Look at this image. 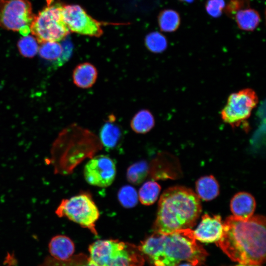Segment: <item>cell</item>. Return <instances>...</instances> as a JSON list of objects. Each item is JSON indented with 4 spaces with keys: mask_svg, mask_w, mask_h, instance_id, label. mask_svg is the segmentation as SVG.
<instances>
[{
    "mask_svg": "<svg viewBox=\"0 0 266 266\" xmlns=\"http://www.w3.org/2000/svg\"><path fill=\"white\" fill-rule=\"evenodd\" d=\"M50 255L53 258L61 261L69 259L74 251V245L67 236L57 235L53 237L48 245Z\"/></svg>",
    "mask_w": 266,
    "mask_h": 266,
    "instance_id": "5bb4252c",
    "label": "cell"
},
{
    "mask_svg": "<svg viewBox=\"0 0 266 266\" xmlns=\"http://www.w3.org/2000/svg\"><path fill=\"white\" fill-rule=\"evenodd\" d=\"M38 52L42 59L52 62L54 65L62 55L63 47L57 41H46L41 43Z\"/></svg>",
    "mask_w": 266,
    "mask_h": 266,
    "instance_id": "7402d4cb",
    "label": "cell"
},
{
    "mask_svg": "<svg viewBox=\"0 0 266 266\" xmlns=\"http://www.w3.org/2000/svg\"><path fill=\"white\" fill-rule=\"evenodd\" d=\"M113 115L108 116V119L103 124L100 129V142L107 150L116 148L122 138V132L120 127L115 122Z\"/></svg>",
    "mask_w": 266,
    "mask_h": 266,
    "instance_id": "4fadbf2b",
    "label": "cell"
},
{
    "mask_svg": "<svg viewBox=\"0 0 266 266\" xmlns=\"http://www.w3.org/2000/svg\"><path fill=\"white\" fill-rule=\"evenodd\" d=\"M177 266H194L192 265L191 264L189 263H187V264H183Z\"/></svg>",
    "mask_w": 266,
    "mask_h": 266,
    "instance_id": "4dcf8cb0",
    "label": "cell"
},
{
    "mask_svg": "<svg viewBox=\"0 0 266 266\" xmlns=\"http://www.w3.org/2000/svg\"><path fill=\"white\" fill-rule=\"evenodd\" d=\"M39 266H96L92 264L87 256L83 255L72 256L68 259L61 261L51 256L46 257Z\"/></svg>",
    "mask_w": 266,
    "mask_h": 266,
    "instance_id": "44dd1931",
    "label": "cell"
},
{
    "mask_svg": "<svg viewBox=\"0 0 266 266\" xmlns=\"http://www.w3.org/2000/svg\"><path fill=\"white\" fill-rule=\"evenodd\" d=\"M62 17L69 31L79 34L99 36L102 33L100 24L78 5H63Z\"/></svg>",
    "mask_w": 266,
    "mask_h": 266,
    "instance_id": "30bf717a",
    "label": "cell"
},
{
    "mask_svg": "<svg viewBox=\"0 0 266 266\" xmlns=\"http://www.w3.org/2000/svg\"><path fill=\"white\" fill-rule=\"evenodd\" d=\"M145 43L147 49L155 53L163 52L167 47L166 37L158 32L149 33L145 37Z\"/></svg>",
    "mask_w": 266,
    "mask_h": 266,
    "instance_id": "cb8c5ba5",
    "label": "cell"
},
{
    "mask_svg": "<svg viewBox=\"0 0 266 266\" xmlns=\"http://www.w3.org/2000/svg\"><path fill=\"white\" fill-rule=\"evenodd\" d=\"M258 100L256 92L249 88L231 94L221 111L222 120L233 129L239 127L249 118Z\"/></svg>",
    "mask_w": 266,
    "mask_h": 266,
    "instance_id": "52a82bcc",
    "label": "cell"
},
{
    "mask_svg": "<svg viewBox=\"0 0 266 266\" xmlns=\"http://www.w3.org/2000/svg\"><path fill=\"white\" fill-rule=\"evenodd\" d=\"M138 248L155 266H177L184 261L199 266L207 255L205 250L196 242L191 229L168 234L154 232L142 241Z\"/></svg>",
    "mask_w": 266,
    "mask_h": 266,
    "instance_id": "7a4b0ae2",
    "label": "cell"
},
{
    "mask_svg": "<svg viewBox=\"0 0 266 266\" xmlns=\"http://www.w3.org/2000/svg\"><path fill=\"white\" fill-rule=\"evenodd\" d=\"M266 233L265 217L243 220L231 216L223 223L222 235L216 244L233 261L260 265L266 259Z\"/></svg>",
    "mask_w": 266,
    "mask_h": 266,
    "instance_id": "6da1fadb",
    "label": "cell"
},
{
    "mask_svg": "<svg viewBox=\"0 0 266 266\" xmlns=\"http://www.w3.org/2000/svg\"><path fill=\"white\" fill-rule=\"evenodd\" d=\"M98 77V70L92 64L88 62L78 64L73 69L72 79L78 87L87 89L91 87Z\"/></svg>",
    "mask_w": 266,
    "mask_h": 266,
    "instance_id": "9a60e30c",
    "label": "cell"
},
{
    "mask_svg": "<svg viewBox=\"0 0 266 266\" xmlns=\"http://www.w3.org/2000/svg\"><path fill=\"white\" fill-rule=\"evenodd\" d=\"M225 7L223 11L230 18H234L236 13L240 10L248 8L249 0H224Z\"/></svg>",
    "mask_w": 266,
    "mask_h": 266,
    "instance_id": "4316f807",
    "label": "cell"
},
{
    "mask_svg": "<svg viewBox=\"0 0 266 266\" xmlns=\"http://www.w3.org/2000/svg\"><path fill=\"white\" fill-rule=\"evenodd\" d=\"M55 213L59 217H66L97 235L96 222L100 212L91 195L83 193L61 200Z\"/></svg>",
    "mask_w": 266,
    "mask_h": 266,
    "instance_id": "8992f818",
    "label": "cell"
},
{
    "mask_svg": "<svg viewBox=\"0 0 266 266\" xmlns=\"http://www.w3.org/2000/svg\"><path fill=\"white\" fill-rule=\"evenodd\" d=\"M130 126L132 130L137 133H146L155 126L154 117L149 110H140L132 119Z\"/></svg>",
    "mask_w": 266,
    "mask_h": 266,
    "instance_id": "ac0fdd59",
    "label": "cell"
},
{
    "mask_svg": "<svg viewBox=\"0 0 266 266\" xmlns=\"http://www.w3.org/2000/svg\"><path fill=\"white\" fill-rule=\"evenodd\" d=\"M249 266H261L260 265H249Z\"/></svg>",
    "mask_w": 266,
    "mask_h": 266,
    "instance_id": "d6a6232c",
    "label": "cell"
},
{
    "mask_svg": "<svg viewBox=\"0 0 266 266\" xmlns=\"http://www.w3.org/2000/svg\"><path fill=\"white\" fill-rule=\"evenodd\" d=\"M225 7L224 0H207L205 8L207 13L213 18L220 17Z\"/></svg>",
    "mask_w": 266,
    "mask_h": 266,
    "instance_id": "83f0119b",
    "label": "cell"
},
{
    "mask_svg": "<svg viewBox=\"0 0 266 266\" xmlns=\"http://www.w3.org/2000/svg\"><path fill=\"white\" fill-rule=\"evenodd\" d=\"M223 231V223L219 215L210 216L205 214L193 231L194 237L203 243L216 242L221 238Z\"/></svg>",
    "mask_w": 266,
    "mask_h": 266,
    "instance_id": "8fae6325",
    "label": "cell"
},
{
    "mask_svg": "<svg viewBox=\"0 0 266 266\" xmlns=\"http://www.w3.org/2000/svg\"><path fill=\"white\" fill-rule=\"evenodd\" d=\"M234 18L238 28L244 31H253L261 22L259 13L249 7L238 11Z\"/></svg>",
    "mask_w": 266,
    "mask_h": 266,
    "instance_id": "e0dca14e",
    "label": "cell"
},
{
    "mask_svg": "<svg viewBox=\"0 0 266 266\" xmlns=\"http://www.w3.org/2000/svg\"><path fill=\"white\" fill-rule=\"evenodd\" d=\"M47 6L34 15L30 26L32 35L39 43L59 41L64 39L69 30L62 17L63 5L47 0Z\"/></svg>",
    "mask_w": 266,
    "mask_h": 266,
    "instance_id": "5b68a950",
    "label": "cell"
},
{
    "mask_svg": "<svg viewBox=\"0 0 266 266\" xmlns=\"http://www.w3.org/2000/svg\"><path fill=\"white\" fill-rule=\"evenodd\" d=\"M201 211L200 199L192 190L183 186L169 188L160 197L153 225L154 232L168 234L191 229Z\"/></svg>",
    "mask_w": 266,
    "mask_h": 266,
    "instance_id": "3957f363",
    "label": "cell"
},
{
    "mask_svg": "<svg viewBox=\"0 0 266 266\" xmlns=\"http://www.w3.org/2000/svg\"><path fill=\"white\" fill-rule=\"evenodd\" d=\"M181 18L178 12L173 9H167L161 11L158 16V23L161 31L171 33L179 27Z\"/></svg>",
    "mask_w": 266,
    "mask_h": 266,
    "instance_id": "d6986e66",
    "label": "cell"
},
{
    "mask_svg": "<svg viewBox=\"0 0 266 266\" xmlns=\"http://www.w3.org/2000/svg\"><path fill=\"white\" fill-rule=\"evenodd\" d=\"M236 266H249V265L240 264V265H237Z\"/></svg>",
    "mask_w": 266,
    "mask_h": 266,
    "instance_id": "1f68e13d",
    "label": "cell"
},
{
    "mask_svg": "<svg viewBox=\"0 0 266 266\" xmlns=\"http://www.w3.org/2000/svg\"><path fill=\"white\" fill-rule=\"evenodd\" d=\"M256 203L253 196L244 192L236 194L230 203L233 216L240 220H247L253 216Z\"/></svg>",
    "mask_w": 266,
    "mask_h": 266,
    "instance_id": "7c38bea8",
    "label": "cell"
},
{
    "mask_svg": "<svg viewBox=\"0 0 266 266\" xmlns=\"http://www.w3.org/2000/svg\"><path fill=\"white\" fill-rule=\"evenodd\" d=\"M148 166L145 161H139L130 166L127 171V178L130 183L138 185L147 177Z\"/></svg>",
    "mask_w": 266,
    "mask_h": 266,
    "instance_id": "603a6c76",
    "label": "cell"
},
{
    "mask_svg": "<svg viewBox=\"0 0 266 266\" xmlns=\"http://www.w3.org/2000/svg\"><path fill=\"white\" fill-rule=\"evenodd\" d=\"M63 53L60 59L54 65V66H60L65 63L70 58L73 49L72 43L69 39H65L61 44Z\"/></svg>",
    "mask_w": 266,
    "mask_h": 266,
    "instance_id": "f1b7e54d",
    "label": "cell"
},
{
    "mask_svg": "<svg viewBox=\"0 0 266 266\" xmlns=\"http://www.w3.org/2000/svg\"><path fill=\"white\" fill-rule=\"evenodd\" d=\"M117 197L121 205L126 208H133L138 202V193L135 188L130 185L122 187L118 192Z\"/></svg>",
    "mask_w": 266,
    "mask_h": 266,
    "instance_id": "d4e9b609",
    "label": "cell"
},
{
    "mask_svg": "<svg viewBox=\"0 0 266 266\" xmlns=\"http://www.w3.org/2000/svg\"><path fill=\"white\" fill-rule=\"evenodd\" d=\"M83 174L85 180L90 185L107 187L113 183L115 178V164L107 156L98 155L86 163Z\"/></svg>",
    "mask_w": 266,
    "mask_h": 266,
    "instance_id": "9c48e42d",
    "label": "cell"
},
{
    "mask_svg": "<svg viewBox=\"0 0 266 266\" xmlns=\"http://www.w3.org/2000/svg\"><path fill=\"white\" fill-rule=\"evenodd\" d=\"M34 16L28 0H0V27L2 28L27 35Z\"/></svg>",
    "mask_w": 266,
    "mask_h": 266,
    "instance_id": "ba28073f",
    "label": "cell"
},
{
    "mask_svg": "<svg viewBox=\"0 0 266 266\" xmlns=\"http://www.w3.org/2000/svg\"><path fill=\"white\" fill-rule=\"evenodd\" d=\"M17 45L19 52L25 57L32 58L38 52V41L33 35L23 36L19 40Z\"/></svg>",
    "mask_w": 266,
    "mask_h": 266,
    "instance_id": "484cf974",
    "label": "cell"
},
{
    "mask_svg": "<svg viewBox=\"0 0 266 266\" xmlns=\"http://www.w3.org/2000/svg\"><path fill=\"white\" fill-rule=\"evenodd\" d=\"M161 189V186L157 182L154 181L146 182L139 190L138 200L143 205L153 204L157 200Z\"/></svg>",
    "mask_w": 266,
    "mask_h": 266,
    "instance_id": "ffe728a7",
    "label": "cell"
},
{
    "mask_svg": "<svg viewBox=\"0 0 266 266\" xmlns=\"http://www.w3.org/2000/svg\"><path fill=\"white\" fill-rule=\"evenodd\" d=\"M182 2H185L188 3H192L195 0H179Z\"/></svg>",
    "mask_w": 266,
    "mask_h": 266,
    "instance_id": "f546056e",
    "label": "cell"
},
{
    "mask_svg": "<svg viewBox=\"0 0 266 266\" xmlns=\"http://www.w3.org/2000/svg\"><path fill=\"white\" fill-rule=\"evenodd\" d=\"M197 195L200 199L205 201L213 200L219 194V185L212 175H206L200 178L196 183Z\"/></svg>",
    "mask_w": 266,
    "mask_h": 266,
    "instance_id": "2e32d148",
    "label": "cell"
},
{
    "mask_svg": "<svg viewBox=\"0 0 266 266\" xmlns=\"http://www.w3.org/2000/svg\"><path fill=\"white\" fill-rule=\"evenodd\" d=\"M90 261L96 266H142L138 247L118 240H98L89 247Z\"/></svg>",
    "mask_w": 266,
    "mask_h": 266,
    "instance_id": "277c9868",
    "label": "cell"
}]
</instances>
